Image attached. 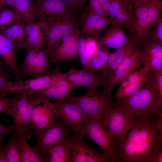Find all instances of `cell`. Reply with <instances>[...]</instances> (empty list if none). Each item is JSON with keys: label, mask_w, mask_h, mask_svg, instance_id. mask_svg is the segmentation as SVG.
I'll return each instance as SVG.
<instances>
[{"label": "cell", "mask_w": 162, "mask_h": 162, "mask_svg": "<svg viewBox=\"0 0 162 162\" xmlns=\"http://www.w3.org/2000/svg\"><path fill=\"white\" fill-rule=\"evenodd\" d=\"M153 76V71L149 70L146 68H142L136 71L131 73L126 78L130 84L141 83L144 84Z\"/></svg>", "instance_id": "cell-33"}, {"label": "cell", "mask_w": 162, "mask_h": 162, "mask_svg": "<svg viewBox=\"0 0 162 162\" xmlns=\"http://www.w3.org/2000/svg\"><path fill=\"white\" fill-rule=\"evenodd\" d=\"M153 82L155 88L162 97V71H153Z\"/></svg>", "instance_id": "cell-39"}, {"label": "cell", "mask_w": 162, "mask_h": 162, "mask_svg": "<svg viewBox=\"0 0 162 162\" xmlns=\"http://www.w3.org/2000/svg\"><path fill=\"white\" fill-rule=\"evenodd\" d=\"M78 135L83 137L87 136L95 142L100 147L102 153L110 162L117 161V156L115 149L107 127L100 115L88 116Z\"/></svg>", "instance_id": "cell-3"}, {"label": "cell", "mask_w": 162, "mask_h": 162, "mask_svg": "<svg viewBox=\"0 0 162 162\" xmlns=\"http://www.w3.org/2000/svg\"><path fill=\"white\" fill-rule=\"evenodd\" d=\"M16 135L21 151V162H45L39 149L35 146H31L28 143L25 134Z\"/></svg>", "instance_id": "cell-27"}, {"label": "cell", "mask_w": 162, "mask_h": 162, "mask_svg": "<svg viewBox=\"0 0 162 162\" xmlns=\"http://www.w3.org/2000/svg\"><path fill=\"white\" fill-rule=\"evenodd\" d=\"M144 84L141 83H131L126 88L118 90L113 97L115 99L114 100V103H117L131 95L140 88Z\"/></svg>", "instance_id": "cell-35"}, {"label": "cell", "mask_w": 162, "mask_h": 162, "mask_svg": "<svg viewBox=\"0 0 162 162\" xmlns=\"http://www.w3.org/2000/svg\"><path fill=\"white\" fill-rule=\"evenodd\" d=\"M130 128L117 162H149L162 150V114L133 118Z\"/></svg>", "instance_id": "cell-1"}, {"label": "cell", "mask_w": 162, "mask_h": 162, "mask_svg": "<svg viewBox=\"0 0 162 162\" xmlns=\"http://www.w3.org/2000/svg\"><path fill=\"white\" fill-rule=\"evenodd\" d=\"M148 1L136 0L134 13V23L133 32L142 40L147 41L149 31L147 16Z\"/></svg>", "instance_id": "cell-21"}, {"label": "cell", "mask_w": 162, "mask_h": 162, "mask_svg": "<svg viewBox=\"0 0 162 162\" xmlns=\"http://www.w3.org/2000/svg\"><path fill=\"white\" fill-rule=\"evenodd\" d=\"M100 47L97 39L92 37H87L86 38L85 51L88 57L92 58L97 52Z\"/></svg>", "instance_id": "cell-38"}, {"label": "cell", "mask_w": 162, "mask_h": 162, "mask_svg": "<svg viewBox=\"0 0 162 162\" xmlns=\"http://www.w3.org/2000/svg\"><path fill=\"white\" fill-rule=\"evenodd\" d=\"M7 67L5 65L4 62H2L0 59V68H6Z\"/></svg>", "instance_id": "cell-51"}, {"label": "cell", "mask_w": 162, "mask_h": 162, "mask_svg": "<svg viewBox=\"0 0 162 162\" xmlns=\"http://www.w3.org/2000/svg\"><path fill=\"white\" fill-rule=\"evenodd\" d=\"M62 73L60 66L56 64L51 72L42 76L24 81H11L7 87L6 92L7 94L30 95L52 86L58 81Z\"/></svg>", "instance_id": "cell-7"}, {"label": "cell", "mask_w": 162, "mask_h": 162, "mask_svg": "<svg viewBox=\"0 0 162 162\" xmlns=\"http://www.w3.org/2000/svg\"><path fill=\"white\" fill-rule=\"evenodd\" d=\"M112 0H109L101 6L106 17L108 16L109 10Z\"/></svg>", "instance_id": "cell-49"}, {"label": "cell", "mask_w": 162, "mask_h": 162, "mask_svg": "<svg viewBox=\"0 0 162 162\" xmlns=\"http://www.w3.org/2000/svg\"><path fill=\"white\" fill-rule=\"evenodd\" d=\"M8 162L7 156L3 142H0V162Z\"/></svg>", "instance_id": "cell-45"}, {"label": "cell", "mask_w": 162, "mask_h": 162, "mask_svg": "<svg viewBox=\"0 0 162 162\" xmlns=\"http://www.w3.org/2000/svg\"><path fill=\"white\" fill-rule=\"evenodd\" d=\"M100 116L104 123L108 128L109 134L117 159L124 145L125 135L130 128L132 118L115 107Z\"/></svg>", "instance_id": "cell-4"}, {"label": "cell", "mask_w": 162, "mask_h": 162, "mask_svg": "<svg viewBox=\"0 0 162 162\" xmlns=\"http://www.w3.org/2000/svg\"><path fill=\"white\" fill-rule=\"evenodd\" d=\"M113 22L111 19L107 17L86 13L82 16L81 28L79 31L80 33H84L87 37L94 38L95 35L101 32Z\"/></svg>", "instance_id": "cell-24"}, {"label": "cell", "mask_w": 162, "mask_h": 162, "mask_svg": "<svg viewBox=\"0 0 162 162\" xmlns=\"http://www.w3.org/2000/svg\"><path fill=\"white\" fill-rule=\"evenodd\" d=\"M35 97L32 95H17L4 112L13 120V130L16 134H24L29 129L32 110Z\"/></svg>", "instance_id": "cell-5"}, {"label": "cell", "mask_w": 162, "mask_h": 162, "mask_svg": "<svg viewBox=\"0 0 162 162\" xmlns=\"http://www.w3.org/2000/svg\"><path fill=\"white\" fill-rule=\"evenodd\" d=\"M71 131L62 121L57 118L41 132L35 135L37 140L35 146L44 157L52 147L69 136Z\"/></svg>", "instance_id": "cell-10"}, {"label": "cell", "mask_w": 162, "mask_h": 162, "mask_svg": "<svg viewBox=\"0 0 162 162\" xmlns=\"http://www.w3.org/2000/svg\"><path fill=\"white\" fill-rule=\"evenodd\" d=\"M77 88L76 86L66 79L64 73H62L58 81L52 86L30 95L48 98L57 104L68 99L70 92Z\"/></svg>", "instance_id": "cell-18"}, {"label": "cell", "mask_w": 162, "mask_h": 162, "mask_svg": "<svg viewBox=\"0 0 162 162\" xmlns=\"http://www.w3.org/2000/svg\"><path fill=\"white\" fill-rule=\"evenodd\" d=\"M34 97L30 123L32 124L36 135L41 132L55 121L57 105L48 98Z\"/></svg>", "instance_id": "cell-8"}, {"label": "cell", "mask_w": 162, "mask_h": 162, "mask_svg": "<svg viewBox=\"0 0 162 162\" xmlns=\"http://www.w3.org/2000/svg\"><path fill=\"white\" fill-rule=\"evenodd\" d=\"M16 0H0V11L7 8H12Z\"/></svg>", "instance_id": "cell-44"}, {"label": "cell", "mask_w": 162, "mask_h": 162, "mask_svg": "<svg viewBox=\"0 0 162 162\" xmlns=\"http://www.w3.org/2000/svg\"><path fill=\"white\" fill-rule=\"evenodd\" d=\"M12 125L7 126L0 123V142H3L4 136L13 130Z\"/></svg>", "instance_id": "cell-42"}, {"label": "cell", "mask_w": 162, "mask_h": 162, "mask_svg": "<svg viewBox=\"0 0 162 162\" xmlns=\"http://www.w3.org/2000/svg\"><path fill=\"white\" fill-rule=\"evenodd\" d=\"M26 57L20 68L23 75L37 78L47 74L52 70L47 54L44 51L32 49L26 50Z\"/></svg>", "instance_id": "cell-13"}, {"label": "cell", "mask_w": 162, "mask_h": 162, "mask_svg": "<svg viewBox=\"0 0 162 162\" xmlns=\"http://www.w3.org/2000/svg\"><path fill=\"white\" fill-rule=\"evenodd\" d=\"M112 24L111 27L98 41L100 47H106L117 50L125 45L130 38L126 35L120 23L114 21Z\"/></svg>", "instance_id": "cell-23"}, {"label": "cell", "mask_w": 162, "mask_h": 162, "mask_svg": "<svg viewBox=\"0 0 162 162\" xmlns=\"http://www.w3.org/2000/svg\"><path fill=\"white\" fill-rule=\"evenodd\" d=\"M56 105V119L62 121L74 134H78L88 116L72 99H66Z\"/></svg>", "instance_id": "cell-12"}, {"label": "cell", "mask_w": 162, "mask_h": 162, "mask_svg": "<svg viewBox=\"0 0 162 162\" xmlns=\"http://www.w3.org/2000/svg\"><path fill=\"white\" fill-rule=\"evenodd\" d=\"M42 21L46 34L47 47L44 51L47 53L62 38L78 30L71 13Z\"/></svg>", "instance_id": "cell-9"}, {"label": "cell", "mask_w": 162, "mask_h": 162, "mask_svg": "<svg viewBox=\"0 0 162 162\" xmlns=\"http://www.w3.org/2000/svg\"><path fill=\"white\" fill-rule=\"evenodd\" d=\"M147 41L162 42V19L161 17L151 28L148 35Z\"/></svg>", "instance_id": "cell-36"}, {"label": "cell", "mask_w": 162, "mask_h": 162, "mask_svg": "<svg viewBox=\"0 0 162 162\" xmlns=\"http://www.w3.org/2000/svg\"><path fill=\"white\" fill-rule=\"evenodd\" d=\"M22 20L18 13L13 8H7L0 11V32Z\"/></svg>", "instance_id": "cell-31"}, {"label": "cell", "mask_w": 162, "mask_h": 162, "mask_svg": "<svg viewBox=\"0 0 162 162\" xmlns=\"http://www.w3.org/2000/svg\"><path fill=\"white\" fill-rule=\"evenodd\" d=\"M80 34L79 31L77 30L62 38L50 49L47 54L50 64L69 62L78 57Z\"/></svg>", "instance_id": "cell-11"}, {"label": "cell", "mask_w": 162, "mask_h": 162, "mask_svg": "<svg viewBox=\"0 0 162 162\" xmlns=\"http://www.w3.org/2000/svg\"><path fill=\"white\" fill-rule=\"evenodd\" d=\"M108 16L113 22H119L125 28L133 32L134 23V13L129 10L123 4L122 0H112Z\"/></svg>", "instance_id": "cell-25"}, {"label": "cell", "mask_w": 162, "mask_h": 162, "mask_svg": "<svg viewBox=\"0 0 162 162\" xmlns=\"http://www.w3.org/2000/svg\"><path fill=\"white\" fill-rule=\"evenodd\" d=\"M121 82L122 83L119 86L118 90H120L124 88L130 84V83L126 79L122 81Z\"/></svg>", "instance_id": "cell-50"}, {"label": "cell", "mask_w": 162, "mask_h": 162, "mask_svg": "<svg viewBox=\"0 0 162 162\" xmlns=\"http://www.w3.org/2000/svg\"><path fill=\"white\" fill-rule=\"evenodd\" d=\"M15 46L11 41L0 32V56L5 65L14 74L15 81L22 80L23 76L20 68L16 64L17 57L15 52Z\"/></svg>", "instance_id": "cell-22"}, {"label": "cell", "mask_w": 162, "mask_h": 162, "mask_svg": "<svg viewBox=\"0 0 162 162\" xmlns=\"http://www.w3.org/2000/svg\"><path fill=\"white\" fill-rule=\"evenodd\" d=\"M64 74L66 79L77 88L86 87L88 89H98L102 87L104 89L107 84V79L101 71L93 73L71 67Z\"/></svg>", "instance_id": "cell-14"}, {"label": "cell", "mask_w": 162, "mask_h": 162, "mask_svg": "<svg viewBox=\"0 0 162 162\" xmlns=\"http://www.w3.org/2000/svg\"><path fill=\"white\" fill-rule=\"evenodd\" d=\"M161 9V1H148L147 16L149 30L154 24L160 18V11Z\"/></svg>", "instance_id": "cell-34"}, {"label": "cell", "mask_w": 162, "mask_h": 162, "mask_svg": "<svg viewBox=\"0 0 162 162\" xmlns=\"http://www.w3.org/2000/svg\"><path fill=\"white\" fill-rule=\"evenodd\" d=\"M110 52L103 47H100L96 53L92 57L87 71L96 73L105 70Z\"/></svg>", "instance_id": "cell-30"}, {"label": "cell", "mask_w": 162, "mask_h": 162, "mask_svg": "<svg viewBox=\"0 0 162 162\" xmlns=\"http://www.w3.org/2000/svg\"><path fill=\"white\" fill-rule=\"evenodd\" d=\"M69 8L76 9L83 8L86 3L85 0H61Z\"/></svg>", "instance_id": "cell-40"}, {"label": "cell", "mask_w": 162, "mask_h": 162, "mask_svg": "<svg viewBox=\"0 0 162 162\" xmlns=\"http://www.w3.org/2000/svg\"><path fill=\"white\" fill-rule=\"evenodd\" d=\"M12 76L10 72L7 68H0V90L4 84L8 81Z\"/></svg>", "instance_id": "cell-41"}, {"label": "cell", "mask_w": 162, "mask_h": 162, "mask_svg": "<svg viewBox=\"0 0 162 162\" xmlns=\"http://www.w3.org/2000/svg\"><path fill=\"white\" fill-rule=\"evenodd\" d=\"M35 18L45 21L71 13L61 0H32Z\"/></svg>", "instance_id": "cell-16"}, {"label": "cell", "mask_w": 162, "mask_h": 162, "mask_svg": "<svg viewBox=\"0 0 162 162\" xmlns=\"http://www.w3.org/2000/svg\"><path fill=\"white\" fill-rule=\"evenodd\" d=\"M13 98L0 96V113L4 112Z\"/></svg>", "instance_id": "cell-43"}, {"label": "cell", "mask_w": 162, "mask_h": 162, "mask_svg": "<svg viewBox=\"0 0 162 162\" xmlns=\"http://www.w3.org/2000/svg\"><path fill=\"white\" fill-rule=\"evenodd\" d=\"M72 144L70 162H109L110 160L103 153L90 147L79 135H70Z\"/></svg>", "instance_id": "cell-15"}, {"label": "cell", "mask_w": 162, "mask_h": 162, "mask_svg": "<svg viewBox=\"0 0 162 162\" xmlns=\"http://www.w3.org/2000/svg\"><path fill=\"white\" fill-rule=\"evenodd\" d=\"M140 49L143 67L151 71H162V42H142Z\"/></svg>", "instance_id": "cell-17"}, {"label": "cell", "mask_w": 162, "mask_h": 162, "mask_svg": "<svg viewBox=\"0 0 162 162\" xmlns=\"http://www.w3.org/2000/svg\"><path fill=\"white\" fill-rule=\"evenodd\" d=\"M12 8L18 13L25 23L29 24L35 22V14L32 0H16Z\"/></svg>", "instance_id": "cell-29"}, {"label": "cell", "mask_w": 162, "mask_h": 162, "mask_svg": "<svg viewBox=\"0 0 162 162\" xmlns=\"http://www.w3.org/2000/svg\"><path fill=\"white\" fill-rule=\"evenodd\" d=\"M142 40L134 34L131 35L128 42L124 46L109 54L104 74L107 75L114 72L123 60L140 46Z\"/></svg>", "instance_id": "cell-20"}, {"label": "cell", "mask_w": 162, "mask_h": 162, "mask_svg": "<svg viewBox=\"0 0 162 162\" xmlns=\"http://www.w3.org/2000/svg\"><path fill=\"white\" fill-rule=\"evenodd\" d=\"M140 0L142 1H159V0Z\"/></svg>", "instance_id": "cell-52"}, {"label": "cell", "mask_w": 162, "mask_h": 162, "mask_svg": "<svg viewBox=\"0 0 162 162\" xmlns=\"http://www.w3.org/2000/svg\"><path fill=\"white\" fill-rule=\"evenodd\" d=\"M162 150L154 154L150 160L149 162H162Z\"/></svg>", "instance_id": "cell-47"}, {"label": "cell", "mask_w": 162, "mask_h": 162, "mask_svg": "<svg viewBox=\"0 0 162 162\" xmlns=\"http://www.w3.org/2000/svg\"><path fill=\"white\" fill-rule=\"evenodd\" d=\"M123 4L131 12H134L133 5L135 3L136 0H122Z\"/></svg>", "instance_id": "cell-48"}, {"label": "cell", "mask_w": 162, "mask_h": 162, "mask_svg": "<svg viewBox=\"0 0 162 162\" xmlns=\"http://www.w3.org/2000/svg\"><path fill=\"white\" fill-rule=\"evenodd\" d=\"M26 24V23L21 20L1 33L8 38L17 49H24Z\"/></svg>", "instance_id": "cell-28"}, {"label": "cell", "mask_w": 162, "mask_h": 162, "mask_svg": "<svg viewBox=\"0 0 162 162\" xmlns=\"http://www.w3.org/2000/svg\"><path fill=\"white\" fill-rule=\"evenodd\" d=\"M25 37L24 49L26 50L28 49L42 50L47 43L43 22L38 20L32 23H26Z\"/></svg>", "instance_id": "cell-19"}, {"label": "cell", "mask_w": 162, "mask_h": 162, "mask_svg": "<svg viewBox=\"0 0 162 162\" xmlns=\"http://www.w3.org/2000/svg\"><path fill=\"white\" fill-rule=\"evenodd\" d=\"M8 162H21V151L15 133L10 136L8 144L4 146Z\"/></svg>", "instance_id": "cell-32"}, {"label": "cell", "mask_w": 162, "mask_h": 162, "mask_svg": "<svg viewBox=\"0 0 162 162\" xmlns=\"http://www.w3.org/2000/svg\"><path fill=\"white\" fill-rule=\"evenodd\" d=\"M68 99L76 102L88 116H100L115 107L114 98L98 89H88L82 95L70 94Z\"/></svg>", "instance_id": "cell-6"}, {"label": "cell", "mask_w": 162, "mask_h": 162, "mask_svg": "<svg viewBox=\"0 0 162 162\" xmlns=\"http://www.w3.org/2000/svg\"><path fill=\"white\" fill-rule=\"evenodd\" d=\"M88 13L100 16L106 17L102 8L101 6L96 7L92 11Z\"/></svg>", "instance_id": "cell-46"}, {"label": "cell", "mask_w": 162, "mask_h": 162, "mask_svg": "<svg viewBox=\"0 0 162 162\" xmlns=\"http://www.w3.org/2000/svg\"><path fill=\"white\" fill-rule=\"evenodd\" d=\"M153 77L133 94L115 103V107L131 118L162 114V97L154 86Z\"/></svg>", "instance_id": "cell-2"}, {"label": "cell", "mask_w": 162, "mask_h": 162, "mask_svg": "<svg viewBox=\"0 0 162 162\" xmlns=\"http://www.w3.org/2000/svg\"><path fill=\"white\" fill-rule=\"evenodd\" d=\"M86 38H80L78 49V56L82 65V69L87 71L92 58L88 56L85 51Z\"/></svg>", "instance_id": "cell-37"}, {"label": "cell", "mask_w": 162, "mask_h": 162, "mask_svg": "<svg viewBox=\"0 0 162 162\" xmlns=\"http://www.w3.org/2000/svg\"><path fill=\"white\" fill-rule=\"evenodd\" d=\"M72 149L70 135L51 148L45 158V162H70Z\"/></svg>", "instance_id": "cell-26"}]
</instances>
